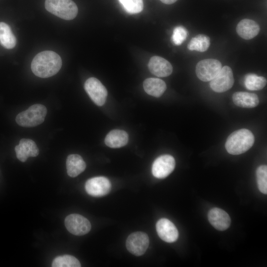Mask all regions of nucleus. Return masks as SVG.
Segmentation results:
<instances>
[{
  "mask_svg": "<svg viewBox=\"0 0 267 267\" xmlns=\"http://www.w3.org/2000/svg\"><path fill=\"white\" fill-rule=\"evenodd\" d=\"M61 66L60 56L54 51L46 50L34 57L31 63V69L36 76L45 78L57 73Z\"/></svg>",
  "mask_w": 267,
  "mask_h": 267,
  "instance_id": "1",
  "label": "nucleus"
},
{
  "mask_svg": "<svg viewBox=\"0 0 267 267\" xmlns=\"http://www.w3.org/2000/svg\"><path fill=\"white\" fill-rule=\"evenodd\" d=\"M143 87L145 91L151 96L159 97L165 91L167 86L161 79L155 78H147L144 80Z\"/></svg>",
  "mask_w": 267,
  "mask_h": 267,
  "instance_id": "20",
  "label": "nucleus"
},
{
  "mask_svg": "<svg viewBox=\"0 0 267 267\" xmlns=\"http://www.w3.org/2000/svg\"><path fill=\"white\" fill-rule=\"evenodd\" d=\"M148 67L152 74L159 77H167L173 72L171 64L165 58L158 56H154L150 59Z\"/></svg>",
  "mask_w": 267,
  "mask_h": 267,
  "instance_id": "13",
  "label": "nucleus"
},
{
  "mask_svg": "<svg viewBox=\"0 0 267 267\" xmlns=\"http://www.w3.org/2000/svg\"><path fill=\"white\" fill-rule=\"evenodd\" d=\"M0 43L5 48L15 47L16 40L10 27L5 23L0 22Z\"/></svg>",
  "mask_w": 267,
  "mask_h": 267,
  "instance_id": "21",
  "label": "nucleus"
},
{
  "mask_svg": "<svg viewBox=\"0 0 267 267\" xmlns=\"http://www.w3.org/2000/svg\"><path fill=\"white\" fill-rule=\"evenodd\" d=\"M149 244V237L144 232L138 231L131 234L127 239L126 245L132 254L140 256L145 253Z\"/></svg>",
  "mask_w": 267,
  "mask_h": 267,
  "instance_id": "8",
  "label": "nucleus"
},
{
  "mask_svg": "<svg viewBox=\"0 0 267 267\" xmlns=\"http://www.w3.org/2000/svg\"><path fill=\"white\" fill-rule=\"evenodd\" d=\"M88 194L93 197H101L107 194L111 190L110 180L104 177H96L89 179L85 183Z\"/></svg>",
  "mask_w": 267,
  "mask_h": 267,
  "instance_id": "11",
  "label": "nucleus"
},
{
  "mask_svg": "<svg viewBox=\"0 0 267 267\" xmlns=\"http://www.w3.org/2000/svg\"><path fill=\"white\" fill-rule=\"evenodd\" d=\"M208 217L210 223L219 230H225L230 226V218L228 214L222 209L212 208L209 211Z\"/></svg>",
  "mask_w": 267,
  "mask_h": 267,
  "instance_id": "15",
  "label": "nucleus"
},
{
  "mask_svg": "<svg viewBox=\"0 0 267 267\" xmlns=\"http://www.w3.org/2000/svg\"><path fill=\"white\" fill-rule=\"evenodd\" d=\"M45 8L52 14L62 19L70 20L78 14V7L72 0H45Z\"/></svg>",
  "mask_w": 267,
  "mask_h": 267,
  "instance_id": "4",
  "label": "nucleus"
},
{
  "mask_svg": "<svg viewBox=\"0 0 267 267\" xmlns=\"http://www.w3.org/2000/svg\"><path fill=\"white\" fill-rule=\"evenodd\" d=\"M47 113L45 106L36 104L19 113L16 117L17 124L23 127H33L42 124Z\"/></svg>",
  "mask_w": 267,
  "mask_h": 267,
  "instance_id": "3",
  "label": "nucleus"
},
{
  "mask_svg": "<svg viewBox=\"0 0 267 267\" xmlns=\"http://www.w3.org/2000/svg\"><path fill=\"white\" fill-rule=\"evenodd\" d=\"M129 140L127 132L121 130H113L106 136L104 140L106 145L111 148H120L126 145Z\"/></svg>",
  "mask_w": 267,
  "mask_h": 267,
  "instance_id": "19",
  "label": "nucleus"
},
{
  "mask_svg": "<svg viewBox=\"0 0 267 267\" xmlns=\"http://www.w3.org/2000/svg\"><path fill=\"white\" fill-rule=\"evenodd\" d=\"M232 100L236 106L247 108H254L259 103V98L256 94L244 91L234 93Z\"/></svg>",
  "mask_w": 267,
  "mask_h": 267,
  "instance_id": "17",
  "label": "nucleus"
},
{
  "mask_svg": "<svg viewBox=\"0 0 267 267\" xmlns=\"http://www.w3.org/2000/svg\"><path fill=\"white\" fill-rule=\"evenodd\" d=\"M210 45V38L204 34H198L192 38L187 44V48L191 51L204 52Z\"/></svg>",
  "mask_w": 267,
  "mask_h": 267,
  "instance_id": "22",
  "label": "nucleus"
},
{
  "mask_svg": "<svg viewBox=\"0 0 267 267\" xmlns=\"http://www.w3.org/2000/svg\"><path fill=\"white\" fill-rule=\"evenodd\" d=\"M86 164L82 157L76 154L68 155L66 159V169L69 176L75 178L82 173Z\"/></svg>",
  "mask_w": 267,
  "mask_h": 267,
  "instance_id": "18",
  "label": "nucleus"
},
{
  "mask_svg": "<svg viewBox=\"0 0 267 267\" xmlns=\"http://www.w3.org/2000/svg\"><path fill=\"white\" fill-rule=\"evenodd\" d=\"M125 10L131 14L140 12L143 8L142 0H119Z\"/></svg>",
  "mask_w": 267,
  "mask_h": 267,
  "instance_id": "26",
  "label": "nucleus"
},
{
  "mask_svg": "<svg viewBox=\"0 0 267 267\" xmlns=\"http://www.w3.org/2000/svg\"><path fill=\"white\" fill-rule=\"evenodd\" d=\"M222 68V63L215 59H205L200 61L196 66V74L202 81L212 80Z\"/></svg>",
  "mask_w": 267,
  "mask_h": 267,
  "instance_id": "5",
  "label": "nucleus"
},
{
  "mask_svg": "<svg viewBox=\"0 0 267 267\" xmlns=\"http://www.w3.org/2000/svg\"><path fill=\"white\" fill-rule=\"evenodd\" d=\"M16 157L21 162H25L29 157L38 155L39 150L33 140L27 138L21 139L15 147Z\"/></svg>",
  "mask_w": 267,
  "mask_h": 267,
  "instance_id": "14",
  "label": "nucleus"
},
{
  "mask_svg": "<svg viewBox=\"0 0 267 267\" xmlns=\"http://www.w3.org/2000/svg\"><path fill=\"white\" fill-rule=\"evenodd\" d=\"M177 0H160L162 2L167 4H173L176 2Z\"/></svg>",
  "mask_w": 267,
  "mask_h": 267,
  "instance_id": "28",
  "label": "nucleus"
},
{
  "mask_svg": "<svg viewBox=\"0 0 267 267\" xmlns=\"http://www.w3.org/2000/svg\"><path fill=\"white\" fill-rule=\"evenodd\" d=\"M65 225L71 233L78 236L86 234L91 229L89 221L83 216L76 214L67 216L65 219Z\"/></svg>",
  "mask_w": 267,
  "mask_h": 267,
  "instance_id": "9",
  "label": "nucleus"
},
{
  "mask_svg": "<svg viewBox=\"0 0 267 267\" xmlns=\"http://www.w3.org/2000/svg\"><path fill=\"white\" fill-rule=\"evenodd\" d=\"M233 84L234 78L232 69L228 66H224L210 81V86L214 91L223 92L231 88Z\"/></svg>",
  "mask_w": 267,
  "mask_h": 267,
  "instance_id": "7",
  "label": "nucleus"
},
{
  "mask_svg": "<svg viewBox=\"0 0 267 267\" xmlns=\"http://www.w3.org/2000/svg\"><path fill=\"white\" fill-rule=\"evenodd\" d=\"M175 165V160L172 156L161 155L157 158L152 164V174L158 178H165L174 171Z\"/></svg>",
  "mask_w": 267,
  "mask_h": 267,
  "instance_id": "10",
  "label": "nucleus"
},
{
  "mask_svg": "<svg viewBox=\"0 0 267 267\" xmlns=\"http://www.w3.org/2000/svg\"><path fill=\"white\" fill-rule=\"evenodd\" d=\"M258 187L260 191L267 193V167L266 165L259 166L256 171Z\"/></svg>",
  "mask_w": 267,
  "mask_h": 267,
  "instance_id": "25",
  "label": "nucleus"
},
{
  "mask_svg": "<svg viewBox=\"0 0 267 267\" xmlns=\"http://www.w3.org/2000/svg\"><path fill=\"white\" fill-rule=\"evenodd\" d=\"M237 34L245 40H250L256 37L260 32L259 25L255 21L244 19L237 24L236 28Z\"/></svg>",
  "mask_w": 267,
  "mask_h": 267,
  "instance_id": "16",
  "label": "nucleus"
},
{
  "mask_svg": "<svg viewBox=\"0 0 267 267\" xmlns=\"http://www.w3.org/2000/svg\"><path fill=\"white\" fill-rule=\"evenodd\" d=\"M156 231L163 241L172 243L178 238V232L175 224L167 219H160L156 223Z\"/></svg>",
  "mask_w": 267,
  "mask_h": 267,
  "instance_id": "12",
  "label": "nucleus"
},
{
  "mask_svg": "<svg viewBox=\"0 0 267 267\" xmlns=\"http://www.w3.org/2000/svg\"><path fill=\"white\" fill-rule=\"evenodd\" d=\"M254 143V136L249 130L242 129L234 131L227 137L225 147L228 153L239 155L248 150Z\"/></svg>",
  "mask_w": 267,
  "mask_h": 267,
  "instance_id": "2",
  "label": "nucleus"
},
{
  "mask_svg": "<svg viewBox=\"0 0 267 267\" xmlns=\"http://www.w3.org/2000/svg\"><path fill=\"white\" fill-rule=\"evenodd\" d=\"M84 88L96 105L101 106L105 103L107 91L99 80L94 77L89 78L85 83Z\"/></svg>",
  "mask_w": 267,
  "mask_h": 267,
  "instance_id": "6",
  "label": "nucleus"
},
{
  "mask_svg": "<svg viewBox=\"0 0 267 267\" xmlns=\"http://www.w3.org/2000/svg\"><path fill=\"white\" fill-rule=\"evenodd\" d=\"M267 84V80L262 76L255 74H248L246 76L244 85L246 88L251 90H259L263 89Z\"/></svg>",
  "mask_w": 267,
  "mask_h": 267,
  "instance_id": "23",
  "label": "nucleus"
},
{
  "mask_svg": "<svg viewBox=\"0 0 267 267\" xmlns=\"http://www.w3.org/2000/svg\"><path fill=\"white\" fill-rule=\"evenodd\" d=\"M81 264L75 257L64 255L56 257L52 263L53 267H80Z\"/></svg>",
  "mask_w": 267,
  "mask_h": 267,
  "instance_id": "24",
  "label": "nucleus"
},
{
  "mask_svg": "<svg viewBox=\"0 0 267 267\" xmlns=\"http://www.w3.org/2000/svg\"><path fill=\"white\" fill-rule=\"evenodd\" d=\"M186 29L181 26L176 27L173 31L172 39L173 43L177 45H180L187 36Z\"/></svg>",
  "mask_w": 267,
  "mask_h": 267,
  "instance_id": "27",
  "label": "nucleus"
}]
</instances>
